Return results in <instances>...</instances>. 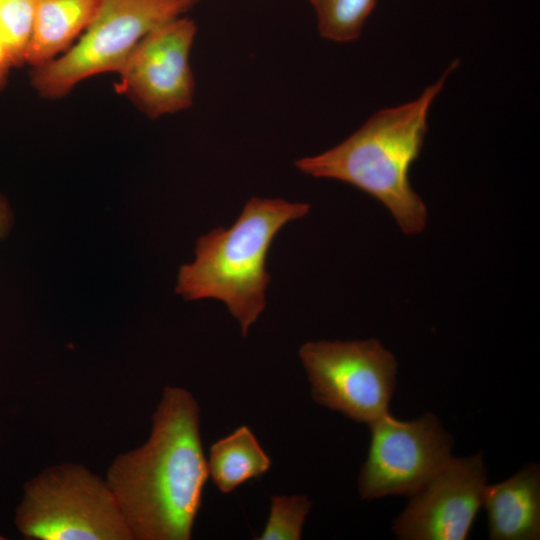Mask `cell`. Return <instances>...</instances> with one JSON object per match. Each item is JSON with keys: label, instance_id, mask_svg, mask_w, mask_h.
<instances>
[{"label": "cell", "instance_id": "obj_1", "mask_svg": "<svg viewBox=\"0 0 540 540\" xmlns=\"http://www.w3.org/2000/svg\"><path fill=\"white\" fill-rule=\"evenodd\" d=\"M209 476L190 392L167 386L142 446L117 456L106 475L133 538L188 540Z\"/></svg>", "mask_w": 540, "mask_h": 540}, {"label": "cell", "instance_id": "obj_5", "mask_svg": "<svg viewBox=\"0 0 540 540\" xmlns=\"http://www.w3.org/2000/svg\"><path fill=\"white\" fill-rule=\"evenodd\" d=\"M200 0H101L98 12L66 52L31 71L43 98L67 95L78 83L119 72L138 43L152 30L192 10Z\"/></svg>", "mask_w": 540, "mask_h": 540}, {"label": "cell", "instance_id": "obj_16", "mask_svg": "<svg viewBox=\"0 0 540 540\" xmlns=\"http://www.w3.org/2000/svg\"><path fill=\"white\" fill-rule=\"evenodd\" d=\"M13 225V214L7 199L0 194V240L7 237Z\"/></svg>", "mask_w": 540, "mask_h": 540}, {"label": "cell", "instance_id": "obj_14", "mask_svg": "<svg viewBox=\"0 0 540 540\" xmlns=\"http://www.w3.org/2000/svg\"><path fill=\"white\" fill-rule=\"evenodd\" d=\"M35 19V0H0V40L13 67L26 63Z\"/></svg>", "mask_w": 540, "mask_h": 540}, {"label": "cell", "instance_id": "obj_9", "mask_svg": "<svg viewBox=\"0 0 540 540\" xmlns=\"http://www.w3.org/2000/svg\"><path fill=\"white\" fill-rule=\"evenodd\" d=\"M486 469L481 454L453 458L415 495L394 521L406 540H465L483 505Z\"/></svg>", "mask_w": 540, "mask_h": 540}, {"label": "cell", "instance_id": "obj_8", "mask_svg": "<svg viewBox=\"0 0 540 540\" xmlns=\"http://www.w3.org/2000/svg\"><path fill=\"white\" fill-rule=\"evenodd\" d=\"M196 34V23L186 16L152 30L118 72L116 92L151 119L190 108L195 94L190 55Z\"/></svg>", "mask_w": 540, "mask_h": 540}, {"label": "cell", "instance_id": "obj_12", "mask_svg": "<svg viewBox=\"0 0 540 540\" xmlns=\"http://www.w3.org/2000/svg\"><path fill=\"white\" fill-rule=\"evenodd\" d=\"M208 471L213 483L223 493L260 478L270 466L269 456L247 426H240L210 447Z\"/></svg>", "mask_w": 540, "mask_h": 540}, {"label": "cell", "instance_id": "obj_7", "mask_svg": "<svg viewBox=\"0 0 540 540\" xmlns=\"http://www.w3.org/2000/svg\"><path fill=\"white\" fill-rule=\"evenodd\" d=\"M369 427L370 446L358 478L362 499L412 497L451 458L452 437L431 413L411 421L387 413Z\"/></svg>", "mask_w": 540, "mask_h": 540}, {"label": "cell", "instance_id": "obj_4", "mask_svg": "<svg viewBox=\"0 0 540 540\" xmlns=\"http://www.w3.org/2000/svg\"><path fill=\"white\" fill-rule=\"evenodd\" d=\"M14 522L30 540L134 539L106 481L74 463L27 481Z\"/></svg>", "mask_w": 540, "mask_h": 540}, {"label": "cell", "instance_id": "obj_6", "mask_svg": "<svg viewBox=\"0 0 540 540\" xmlns=\"http://www.w3.org/2000/svg\"><path fill=\"white\" fill-rule=\"evenodd\" d=\"M299 355L317 403L368 425L389 413L397 362L379 341L307 342Z\"/></svg>", "mask_w": 540, "mask_h": 540}, {"label": "cell", "instance_id": "obj_3", "mask_svg": "<svg viewBox=\"0 0 540 540\" xmlns=\"http://www.w3.org/2000/svg\"><path fill=\"white\" fill-rule=\"evenodd\" d=\"M307 203L251 198L229 228H216L196 242V259L181 266L175 291L185 300L215 298L239 321L242 335L266 306L270 282L266 257L276 234L307 215Z\"/></svg>", "mask_w": 540, "mask_h": 540}, {"label": "cell", "instance_id": "obj_11", "mask_svg": "<svg viewBox=\"0 0 540 540\" xmlns=\"http://www.w3.org/2000/svg\"><path fill=\"white\" fill-rule=\"evenodd\" d=\"M101 0H35L26 63L44 65L66 52L95 18Z\"/></svg>", "mask_w": 540, "mask_h": 540}, {"label": "cell", "instance_id": "obj_15", "mask_svg": "<svg viewBox=\"0 0 540 540\" xmlns=\"http://www.w3.org/2000/svg\"><path fill=\"white\" fill-rule=\"evenodd\" d=\"M311 501L304 495L273 496L260 540H299Z\"/></svg>", "mask_w": 540, "mask_h": 540}, {"label": "cell", "instance_id": "obj_13", "mask_svg": "<svg viewBox=\"0 0 540 540\" xmlns=\"http://www.w3.org/2000/svg\"><path fill=\"white\" fill-rule=\"evenodd\" d=\"M377 0H310L321 37L338 43L356 40Z\"/></svg>", "mask_w": 540, "mask_h": 540}, {"label": "cell", "instance_id": "obj_10", "mask_svg": "<svg viewBox=\"0 0 540 540\" xmlns=\"http://www.w3.org/2000/svg\"><path fill=\"white\" fill-rule=\"evenodd\" d=\"M483 505L487 512L490 539H539V466L527 465L503 482L486 485Z\"/></svg>", "mask_w": 540, "mask_h": 540}, {"label": "cell", "instance_id": "obj_17", "mask_svg": "<svg viewBox=\"0 0 540 540\" xmlns=\"http://www.w3.org/2000/svg\"><path fill=\"white\" fill-rule=\"evenodd\" d=\"M13 64L9 54L0 40V91H2L8 82V76Z\"/></svg>", "mask_w": 540, "mask_h": 540}, {"label": "cell", "instance_id": "obj_2", "mask_svg": "<svg viewBox=\"0 0 540 540\" xmlns=\"http://www.w3.org/2000/svg\"><path fill=\"white\" fill-rule=\"evenodd\" d=\"M454 61L415 100L378 111L337 146L295 166L315 178L348 183L384 204L405 234L424 230L427 209L409 181L410 167L420 155L428 130V113L444 87Z\"/></svg>", "mask_w": 540, "mask_h": 540}, {"label": "cell", "instance_id": "obj_18", "mask_svg": "<svg viewBox=\"0 0 540 540\" xmlns=\"http://www.w3.org/2000/svg\"><path fill=\"white\" fill-rule=\"evenodd\" d=\"M3 539H5V537L2 534H0V540H3Z\"/></svg>", "mask_w": 540, "mask_h": 540}]
</instances>
